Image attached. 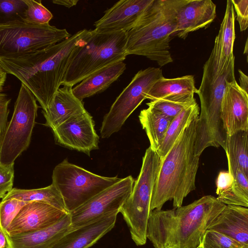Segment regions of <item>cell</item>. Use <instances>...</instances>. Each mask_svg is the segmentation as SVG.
Instances as JSON below:
<instances>
[{"mask_svg": "<svg viewBox=\"0 0 248 248\" xmlns=\"http://www.w3.org/2000/svg\"><path fill=\"white\" fill-rule=\"evenodd\" d=\"M71 35L49 24L35 25L16 21L0 25V59L39 51L64 40Z\"/></svg>", "mask_w": 248, "mask_h": 248, "instance_id": "cell-9", "label": "cell"}, {"mask_svg": "<svg viewBox=\"0 0 248 248\" xmlns=\"http://www.w3.org/2000/svg\"><path fill=\"white\" fill-rule=\"evenodd\" d=\"M153 0H119L106 10L103 16L94 23V29L100 32H127Z\"/></svg>", "mask_w": 248, "mask_h": 248, "instance_id": "cell-15", "label": "cell"}, {"mask_svg": "<svg viewBox=\"0 0 248 248\" xmlns=\"http://www.w3.org/2000/svg\"><path fill=\"white\" fill-rule=\"evenodd\" d=\"M207 230L223 233L244 246H248V208L226 205Z\"/></svg>", "mask_w": 248, "mask_h": 248, "instance_id": "cell-21", "label": "cell"}, {"mask_svg": "<svg viewBox=\"0 0 248 248\" xmlns=\"http://www.w3.org/2000/svg\"><path fill=\"white\" fill-rule=\"evenodd\" d=\"M235 80L234 57L222 59L218 35L210 55L204 63L202 82L197 94L201 103L196 141L205 146H215L225 141L226 133L221 119V106L227 83Z\"/></svg>", "mask_w": 248, "mask_h": 248, "instance_id": "cell-4", "label": "cell"}, {"mask_svg": "<svg viewBox=\"0 0 248 248\" xmlns=\"http://www.w3.org/2000/svg\"><path fill=\"white\" fill-rule=\"evenodd\" d=\"M126 37L124 31L88 30L71 52L62 85L73 87L101 68L124 61Z\"/></svg>", "mask_w": 248, "mask_h": 248, "instance_id": "cell-6", "label": "cell"}, {"mask_svg": "<svg viewBox=\"0 0 248 248\" xmlns=\"http://www.w3.org/2000/svg\"><path fill=\"white\" fill-rule=\"evenodd\" d=\"M27 8L24 0H0V25L24 22Z\"/></svg>", "mask_w": 248, "mask_h": 248, "instance_id": "cell-31", "label": "cell"}, {"mask_svg": "<svg viewBox=\"0 0 248 248\" xmlns=\"http://www.w3.org/2000/svg\"><path fill=\"white\" fill-rule=\"evenodd\" d=\"M70 225V215L67 213L53 225L41 230L14 236L4 233L7 248H50L69 230Z\"/></svg>", "mask_w": 248, "mask_h": 248, "instance_id": "cell-20", "label": "cell"}, {"mask_svg": "<svg viewBox=\"0 0 248 248\" xmlns=\"http://www.w3.org/2000/svg\"><path fill=\"white\" fill-rule=\"evenodd\" d=\"M72 89L66 85L60 87L47 108L42 110L46 119L44 125L52 130L73 116L86 111L83 102L74 95Z\"/></svg>", "mask_w": 248, "mask_h": 248, "instance_id": "cell-19", "label": "cell"}, {"mask_svg": "<svg viewBox=\"0 0 248 248\" xmlns=\"http://www.w3.org/2000/svg\"><path fill=\"white\" fill-rule=\"evenodd\" d=\"M52 179V184L62 198L66 212L70 213L121 179L97 175L66 159L54 168Z\"/></svg>", "mask_w": 248, "mask_h": 248, "instance_id": "cell-8", "label": "cell"}, {"mask_svg": "<svg viewBox=\"0 0 248 248\" xmlns=\"http://www.w3.org/2000/svg\"><path fill=\"white\" fill-rule=\"evenodd\" d=\"M24 0L27 6L24 22L35 25L49 24L53 15L40 0Z\"/></svg>", "mask_w": 248, "mask_h": 248, "instance_id": "cell-32", "label": "cell"}, {"mask_svg": "<svg viewBox=\"0 0 248 248\" xmlns=\"http://www.w3.org/2000/svg\"><path fill=\"white\" fill-rule=\"evenodd\" d=\"M14 163H0V199H2L13 189L14 178Z\"/></svg>", "mask_w": 248, "mask_h": 248, "instance_id": "cell-36", "label": "cell"}, {"mask_svg": "<svg viewBox=\"0 0 248 248\" xmlns=\"http://www.w3.org/2000/svg\"><path fill=\"white\" fill-rule=\"evenodd\" d=\"M139 118L149 140L150 147L156 152L172 118L149 107L141 110Z\"/></svg>", "mask_w": 248, "mask_h": 248, "instance_id": "cell-24", "label": "cell"}, {"mask_svg": "<svg viewBox=\"0 0 248 248\" xmlns=\"http://www.w3.org/2000/svg\"><path fill=\"white\" fill-rule=\"evenodd\" d=\"M8 243L6 236L0 227V248H7Z\"/></svg>", "mask_w": 248, "mask_h": 248, "instance_id": "cell-41", "label": "cell"}, {"mask_svg": "<svg viewBox=\"0 0 248 248\" xmlns=\"http://www.w3.org/2000/svg\"><path fill=\"white\" fill-rule=\"evenodd\" d=\"M196 102L194 95L179 97H167L151 101L146 104L161 113L173 118L186 107Z\"/></svg>", "mask_w": 248, "mask_h": 248, "instance_id": "cell-30", "label": "cell"}, {"mask_svg": "<svg viewBox=\"0 0 248 248\" xmlns=\"http://www.w3.org/2000/svg\"><path fill=\"white\" fill-rule=\"evenodd\" d=\"M88 31L38 51L0 59V65L28 88L45 110L62 84L71 52Z\"/></svg>", "mask_w": 248, "mask_h": 248, "instance_id": "cell-2", "label": "cell"}, {"mask_svg": "<svg viewBox=\"0 0 248 248\" xmlns=\"http://www.w3.org/2000/svg\"><path fill=\"white\" fill-rule=\"evenodd\" d=\"M126 69L123 61L113 63L96 71L72 88L74 95L80 101L105 91Z\"/></svg>", "mask_w": 248, "mask_h": 248, "instance_id": "cell-22", "label": "cell"}, {"mask_svg": "<svg viewBox=\"0 0 248 248\" xmlns=\"http://www.w3.org/2000/svg\"><path fill=\"white\" fill-rule=\"evenodd\" d=\"M226 204L206 195L176 209L151 211L146 237L155 248H196Z\"/></svg>", "mask_w": 248, "mask_h": 248, "instance_id": "cell-1", "label": "cell"}, {"mask_svg": "<svg viewBox=\"0 0 248 248\" xmlns=\"http://www.w3.org/2000/svg\"><path fill=\"white\" fill-rule=\"evenodd\" d=\"M13 198L27 202L33 201L43 202L66 212L60 192L52 184L45 187L33 189L14 188L2 200Z\"/></svg>", "mask_w": 248, "mask_h": 248, "instance_id": "cell-26", "label": "cell"}, {"mask_svg": "<svg viewBox=\"0 0 248 248\" xmlns=\"http://www.w3.org/2000/svg\"><path fill=\"white\" fill-rule=\"evenodd\" d=\"M53 131L56 143L90 155L98 149L99 136L92 116L86 111L73 116Z\"/></svg>", "mask_w": 248, "mask_h": 248, "instance_id": "cell-13", "label": "cell"}, {"mask_svg": "<svg viewBox=\"0 0 248 248\" xmlns=\"http://www.w3.org/2000/svg\"><path fill=\"white\" fill-rule=\"evenodd\" d=\"M38 106L31 92L21 83L12 117L0 138V163L10 165L29 147Z\"/></svg>", "mask_w": 248, "mask_h": 248, "instance_id": "cell-10", "label": "cell"}, {"mask_svg": "<svg viewBox=\"0 0 248 248\" xmlns=\"http://www.w3.org/2000/svg\"><path fill=\"white\" fill-rule=\"evenodd\" d=\"M201 245L203 248H243L246 246L223 233L212 230L205 231Z\"/></svg>", "mask_w": 248, "mask_h": 248, "instance_id": "cell-33", "label": "cell"}, {"mask_svg": "<svg viewBox=\"0 0 248 248\" xmlns=\"http://www.w3.org/2000/svg\"><path fill=\"white\" fill-rule=\"evenodd\" d=\"M199 114L200 108L195 102L185 108L172 119L156 151L161 159L167 154L189 122Z\"/></svg>", "mask_w": 248, "mask_h": 248, "instance_id": "cell-27", "label": "cell"}, {"mask_svg": "<svg viewBox=\"0 0 248 248\" xmlns=\"http://www.w3.org/2000/svg\"><path fill=\"white\" fill-rule=\"evenodd\" d=\"M164 77L159 68L149 67L139 71L123 90L104 116L100 128L102 138L119 131L132 113L146 99L154 84Z\"/></svg>", "mask_w": 248, "mask_h": 248, "instance_id": "cell-11", "label": "cell"}, {"mask_svg": "<svg viewBox=\"0 0 248 248\" xmlns=\"http://www.w3.org/2000/svg\"><path fill=\"white\" fill-rule=\"evenodd\" d=\"M216 17V5L211 0H187L179 11L174 36L185 39L191 32L207 28Z\"/></svg>", "mask_w": 248, "mask_h": 248, "instance_id": "cell-17", "label": "cell"}, {"mask_svg": "<svg viewBox=\"0 0 248 248\" xmlns=\"http://www.w3.org/2000/svg\"><path fill=\"white\" fill-rule=\"evenodd\" d=\"M196 248H202V245L201 244L200 246H199L198 247H197Z\"/></svg>", "mask_w": 248, "mask_h": 248, "instance_id": "cell-42", "label": "cell"}, {"mask_svg": "<svg viewBox=\"0 0 248 248\" xmlns=\"http://www.w3.org/2000/svg\"><path fill=\"white\" fill-rule=\"evenodd\" d=\"M197 91L192 75L173 78L163 77L154 84L145 98L154 101L167 97H184L194 95Z\"/></svg>", "mask_w": 248, "mask_h": 248, "instance_id": "cell-23", "label": "cell"}, {"mask_svg": "<svg viewBox=\"0 0 248 248\" xmlns=\"http://www.w3.org/2000/svg\"><path fill=\"white\" fill-rule=\"evenodd\" d=\"M199 116L188 124L165 156L161 159L153 190L150 210H161L164 203L173 201L176 209L196 188L195 181L200 156L194 145Z\"/></svg>", "mask_w": 248, "mask_h": 248, "instance_id": "cell-3", "label": "cell"}, {"mask_svg": "<svg viewBox=\"0 0 248 248\" xmlns=\"http://www.w3.org/2000/svg\"><path fill=\"white\" fill-rule=\"evenodd\" d=\"M78 1V0H55L52 2L70 8L76 5Z\"/></svg>", "mask_w": 248, "mask_h": 248, "instance_id": "cell-40", "label": "cell"}, {"mask_svg": "<svg viewBox=\"0 0 248 248\" xmlns=\"http://www.w3.org/2000/svg\"><path fill=\"white\" fill-rule=\"evenodd\" d=\"M233 180V175L231 171H220L216 181V194L219 195L227 190L232 183Z\"/></svg>", "mask_w": 248, "mask_h": 248, "instance_id": "cell-38", "label": "cell"}, {"mask_svg": "<svg viewBox=\"0 0 248 248\" xmlns=\"http://www.w3.org/2000/svg\"><path fill=\"white\" fill-rule=\"evenodd\" d=\"M187 1L154 0L127 32V55L146 57L160 66L172 62L170 42L174 36L177 14Z\"/></svg>", "mask_w": 248, "mask_h": 248, "instance_id": "cell-5", "label": "cell"}, {"mask_svg": "<svg viewBox=\"0 0 248 248\" xmlns=\"http://www.w3.org/2000/svg\"><path fill=\"white\" fill-rule=\"evenodd\" d=\"M160 162L157 152L148 148L131 193L119 211L128 227L132 239L137 246L144 245L147 241L151 202Z\"/></svg>", "mask_w": 248, "mask_h": 248, "instance_id": "cell-7", "label": "cell"}, {"mask_svg": "<svg viewBox=\"0 0 248 248\" xmlns=\"http://www.w3.org/2000/svg\"><path fill=\"white\" fill-rule=\"evenodd\" d=\"M240 82L239 86L246 92L248 93V77L241 70H238Z\"/></svg>", "mask_w": 248, "mask_h": 248, "instance_id": "cell-39", "label": "cell"}, {"mask_svg": "<svg viewBox=\"0 0 248 248\" xmlns=\"http://www.w3.org/2000/svg\"><path fill=\"white\" fill-rule=\"evenodd\" d=\"M248 131L226 136L225 151L228 170L240 169L248 174Z\"/></svg>", "mask_w": 248, "mask_h": 248, "instance_id": "cell-25", "label": "cell"}, {"mask_svg": "<svg viewBox=\"0 0 248 248\" xmlns=\"http://www.w3.org/2000/svg\"><path fill=\"white\" fill-rule=\"evenodd\" d=\"M221 119L226 136L248 131V94L236 80L227 83L221 102Z\"/></svg>", "mask_w": 248, "mask_h": 248, "instance_id": "cell-16", "label": "cell"}, {"mask_svg": "<svg viewBox=\"0 0 248 248\" xmlns=\"http://www.w3.org/2000/svg\"><path fill=\"white\" fill-rule=\"evenodd\" d=\"M67 214L43 202H29L22 207L4 233L14 236L41 230L53 225Z\"/></svg>", "mask_w": 248, "mask_h": 248, "instance_id": "cell-14", "label": "cell"}, {"mask_svg": "<svg viewBox=\"0 0 248 248\" xmlns=\"http://www.w3.org/2000/svg\"><path fill=\"white\" fill-rule=\"evenodd\" d=\"M135 180L129 175L101 192L70 213L72 230L96 220L106 215L119 213L130 195Z\"/></svg>", "mask_w": 248, "mask_h": 248, "instance_id": "cell-12", "label": "cell"}, {"mask_svg": "<svg viewBox=\"0 0 248 248\" xmlns=\"http://www.w3.org/2000/svg\"><path fill=\"white\" fill-rule=\"evenodd\" d=\"M118 213L106 215L74 229L69 230L50 248H89L115 226Z\"/></svg>", "mask_w": 248, "mask_h": 248, "instance_id": "cell-18", "label": "cell"}, {"mask_svg": "<svg viewBox=\"0 0 248 248\" xmlns=\"http://www.w3.org/2000/svg\"><path fill=\"white\" fill-rule=\"evenodd\" d=\"M7 73L0 65V138L8 123L9 114V105L11 99L4 92V87Z\"/></svg>", "mask_w": 248, "mask_h": 248, "instance_id": "cell-35", "label": "cell"}, {"mask_svg": "<svg viewBox=\"0 0 248 248\" xmlns=\"http://www.w3.org/2000/svg\"><path fill=\"white\" fill-rule=\"evenodd\" d=\"M234 180L228 189L218 195L217 199L226 205L248 206V174L240 169L228 170Z\"/></svg>", "mask_w": 248, "mask_h": 248, "instance_id": "cell-28", "label": "cell"}, {"mask_svg": "<svg viewBox=\"0 0 248 248\" xmlns=\"http://www.w3.org/2000/svg\"><path fill=\"white\" fill-rule=\"evenodd\" d=\"M28 202L13 198L0 202V227L3 232L6 231L20 209Z\"/></svg>", "mask_w": 248, "mask_h": 248, "instance_id": "cell-34", "label": "cell"}, {"mask_svg": "<svg viewBox=\"0 0 248 248\" xmlns=\"http://www.w3.org/2000/svg\"><path fill=\"white\" fill-rule=\"evenodd\" d=\"M236 13V19L239 23L240 31H245L248 25V0H231Z\"/></svg>", "mask_w": 248, "mask_h": 248, "instance_id": "cell-37", "label": "cell"}, {"mask_svg": "<svg viewBox=\"0 0 248 248\" xmlns=\"http://www.w3.org/2000/svg\"><path fill=\"white\" fill-rule=\"evenodd\" d=\"M235 18L232 0H228L225 15L217 34L220 41L221 57L222 60L226 61H229L234 57L233 49L235 37Z\"/></svg>", "mask_w": 248, "mask_h": 248, "instance_id": "cell-29", "label": "cell"}, {"mask_svg": "<svg viewBox=\"0 0 248 248\" xmlns=\"http://www.w3.org/2000/svg\"><path fill=\"white\" fill-rule=\"evenodd\" d=\"M243 248H248V246H244Z\"/></svg>", "mask_w": 248, "mask_h": 248, "instance_id": "cell-43", "label": "cell"}]
</instances>
